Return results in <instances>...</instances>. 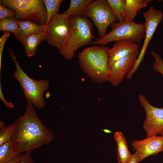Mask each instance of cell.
<instances>
[{
  "label": "cell",
  "mask_w": 163,
  "mask_h": 163,
  "mask_svg": "<svg viewBox=\"0 0 163 163\" xmlns=\"http://www.w3.org/2000/svg\"><path fill=\"white\" fill-rule=\"evenodd\" d=\"M23 115L14 123L13 133L10 140L11 148L15 154L30 152L52 140V132L43 124L33 104L27 100Z\"/></svg>",
  "instance_id": "1"
},
{
  "label": "cell",
  "mask_w": 163,
  "mask_h": 163,
  "mask_svg": "<svg viewBox=\"0 0 163 163\" xmlns=\"http://www.w3.org/2000/svg\"><path fill=\"white\" fill-rule=\"evenodd\" d=\"M109 49L102 45L94 46L85 49L78 54L79 62L81 69L97 83L108 81Z\"/></svg>",
  "instance_id": "2"
},
{
  "label": "cell",
  "mask_w": 163,
  "mask_h": 163,
  "mask_svg": "<svg viewBox=\"0 0 163 163\" xmlns=\"http://www.w3.org/2000/svg\"><path fill=\"white\" fill-rule=\"evenodd\" d=\"M70 30L67 41L59 50L66 59L72 58L75 52L81 47L91 44L94 37L92 34V24L85 17L70 16Z\"/></svg>",
  "instance_id": "3"
},
{
  "label": "cell",
  "mask_w": 163,
  "mask_h": 163,
  "mask_svg": "<svg viewBox=\"0 0 163 163\" xmlns=\"http://www.w3.org/2000/svg\"><path fill=\"white\" fill-rule=\"evenodd\" d=\"M8 50L16 67L12 76L19 82L27 100L38 108H43L45 103L43 99V94L48 88L49 81L46 79L35 80L29 77L16 60L13 52L9 48Z\"/></svg>",
  "instance_id": "4"
},
{
  "label": "cell",
  "mask_w": 163,
  "mask_h": 163,
  "mask_svg": "<svg viewBox=\"0 0 163 163\" xmlns=\"http://www.w3.org/2000/svg\"><path fill=\"white\" fill-rule=\"evenodd\" d=\"M111 31L104 37L92 41L91 44L104 46L112 41L122 40H129L133 43H141L144 38L145 33V24H139L133 20L124 19L111 26Z\"/></svg>",
  "instance_id": "5"
},
{
  "label": "cell",
  "mask_w": 163,
  "mask_h": 163,
  "mask_svg": "<svg viewBox=\"0 0 163 163\" xmlns=\"http://www.w3.org/2000/svg\"><path fill=\"white\" fill-rule=\"evenodd\" d=\"M3 5L16 12L15 15L25 19L46 25L47 13L44 4L40 0H2Z\"/></svg>",
  "instance_id": "6"
},
{
  "label": "cell",
  "mask_w": 163,
  "mask_h": 163,
  "mask_svg": "<svg viewBox=\"0 0 163 163\" xmlns=\"http://www.w3.org/2000/svg\"><path fill=\"white\" fill-rule=\"evenodd\" d=\"M83 16L92 20L100 38L105 36L108 27L118 20L106 0H97L91 2L87 6Z\"/></svg>",
  "instance_id": "7"
},
{
  "label": "cell",
  "mask_w": 163,
  "mask_h": 163,
  "mask_svg": "<svg viewBox=\"0 0 163 163\" xmlns=\"http://www.w3.org/2000/svg\"><path fill=\"white\" fill-rule=\"evenodd\" d=\"M46 26L45 40L49 45L60 50L65 45L69 37L70 30L69 17L58 13Z\"/></svg>",
  "instance_id": "8"
},
{
  "label": "cell",
  "mask_w": 163,
  "mask_h": 163,
  "mask_svg": "<svg viewBox=\"0 0 163 163\" xmlns=\"http://www.w3.org/2000/svg\"><path fill=\"white\" fill-rule=\"evenodd\" d=\"M145 19V33L142 46L135 63L131 71L126 75L128 80L130 79L138 69L142 61L148 46L159 24L163 19L162 11L151 6L143 13Z\"/></svg>",
  "instance_id": "9"
},
{
  "label": "cell",
  "mask_w": 163,
  "mask_h": 163,
  "mask_svg": "<svg viewBox=\"0 0 163 163\" xmlns=\"http://www.w3.org/2000/svg\"><path fill=\"white\" fill-rule=\"evenodd\" d=\"M139 100L146 114L143 127L147 137L161 134L163 131V107L152 106L142 94L139 95Z\"/></svg>",
  "instance_id": "10"
},
{
  "label": "cell",
  "mask_w": 163,
  "mask_h": 163,
  "mask_svg": "<svg viewBox=\"0 0 163 163\" xmlns=\"http://www.w3.org/2000/svg\"><path fill=\"white\" fill-rule=\"evenodd\" d=\"M139 50L115 62L109 68L108 81L113 86L119 85L133 67Z\"/></svg>",
  "instance_id": "11"
},
{
  "label": "cell",
  "mask_w": 163,
  "mask_h": 163,
  "mask_svg": "<svg viewBox=\"0 0 163 163\" xmlns=\"http://www.w3.org/2000/svg\"><path fill=\"white\" fill-rule=\"evenodd\" d=\"M131 145L133 150L139 152L140 162L149 156L163 151V136L155 135L141 140H134Z\"/></svg>",
  "instance_id": "12"
},
{
  "label": "cell",
  "mask_w": 163,
  "mask_h": 163,
  "mask_svg": "<svg viewBox=\"0 0 163 163\" xmlns=\"http://www.w3.org/2000/svg\"><path fill=\"white\" fill-rule=\"evenodd\" d=\"M139 45L128 40L115 41L112 47L108 50L109 69L115 62L139 50Z\"/></svg>",
  "instance_id": "13"
},
{
  "label": "cell",
  "mask_w": 163,
  "mask_h": 163,
  "mask_svg": "<svg viewBox=\"0 0 163 163\" xmlns=\"http://www.w3.org/2000/svg\"><path fill=\"white\" fill-rule=\"evenodd\" d=\"M24 46L26 55L28 57L34 56L36 53L39 45L45 38V33L28 34L16 37Z\"/></svg>",
  "instance_id": "14"
},
{
  "label": "cell",
  "mask_w": 163,
  "mask_h": 163,
  "mask_svg": "<svg viewBox=\"0 0 163 163\" xmlns=\"http://www.w3.org/2000/svg\"><path fill=\"white\" fill-rule=\"evenodd\" d=\"M114 137L117 145V159L118 163H128L133 154L130 153L127 142L123 134L117 131Z\"/></svg>",
  "instance_id": "15"
},
{
  "label": "cell",
  "mask_w": 163,
  "mask_h": 163,
  "mask_svg": "<svg viewBox=\"0 0 163 163\" xmlns=\"http://www.w3.org/2000/svg\"><path fill=\"white\" fill-rule=\"evenodd\" d=\"M152 0H126L123 13L124 19L126 20H133L138 11L145 8Z\"/></svg>",
  "instance_id": "16"
},
{
  "label": "cell",
  "mask_w": 163,
  "mask_h": 163,
  "mask_svg": "<svg viewBox=\"0 0 163 163\" xmlns=\"http://www.w3.org/2000/svg\"><path fill=\"white\" fill-rule=\"evenodd\" d=\"M92 2L91 0H71L69 8L62 14L68 17L82 16L88 5Z\"/></svg>",
  "instance_id": "17"
},
{
  "label": "cell",
  "mask_w": 163,
  "mask_h": 163,
  "mask_svg": "<svg viewBox=\"0 0 163 163\" xmlns=\"http://www.w3.org/2000/svg\"><path fill=\"white\" fill-rule=\"evenodd\" d=\"M17 22L22 32L21 36L28 34L45 33L46 25L37 24L28 21L17 20Z\"/></svg>",
  "instance_id": "18"
},
{
  "label": "cell",
  "mask_w": 163,
  "mask_h": 163,
  "mask_svg": "<svg viewBox=\"0 0 163 163\" xmlns=\"http://www.w3.org/2000/svg\"><path fill=\"white\" fill-rule=\"evenodd\" d=\"M0 30L4 33L12 32L15 37L22 36V32L17 22V20L14 17L0 20Z\"/></svg>",
  "instance_id": "19"
},
{
  "label": "cell",
  "mask_w": 163,
  "mask_h": 163,
  "mask_svg": "<svg viewBox=\"0 0 163 163\" xmlns=\"http://www.w3.org/2000/svg\"><path fill=\"white\" fill-rule=\"evenodd\" d=\"M43 1L45 5L47 13L46 26L53 17L58 13L60 5L63 0H43Z\"/></svg>",
  "instance_id": "20"
},
{
  "label": "cell",
  "mask_w": 163,
  "mask_h": 163,
  "mask_svg": "<svg viewBox=\"0 0 163 163\" xmlns=\"http://www.w3.org/2000/svg\"><path fill=\"white\" fill-rule=\"evenodd\" d=\"M112 10L117 16L119 21L123 20V13L126 0H107Z\"/></svg>",
  "instance_id": "21"
},
{
  "label": "cell",
  "mask_w": 163,
  "mask_h": 163,
  "mask_svg": "<svg viewBox=\"0 0 163 163\" xmlns=\"http://www.w3.org/2000/svg\"><path fill=\"white\" fill-rule=\"evenodd\" d=\"M18 154L12 150L10 140L0 146V163H6Z\"/></svg>",
  "instance_id": "22"
},
{
  "label": "cell",
  "mask_w": 163,
  "mask_h": 163,
  "mask_svg": "<svg viewBox=\"0 0 163 163\" xmlns=\"http://www.w3.org/2000/svg\"><path fill=\"white\" fill-rule=\"evenodd\" d=\"M14 127V123L1 129L0 130V146L10 140L12 137Z\"/></svg>",
  "instance_id": "23"
},
{
  "label": "cell",
  "mask_w": 163,
  "mask_h": 163,
  "mask_svg": "<svg viewBox=\"0 0 163 163\" xmlns=\"http://www.w3.org/2000/svg\"><path fill=\"white\" fill-rule=\"evenodd\" d=\"M151 54L154 59L153 65V69L163 75V60L160 55L155 52L152 51Z\"/></svg>",
  "instance_id": "24"
},
{
  "label": "cell",
  "mask_w": 163,
  "mask_h": 163,
  "mask_svg": "<svg viewBox=\"0 0 163 163\" xmlns=\"http://www.w3.org/2000/svg\"><path fill=\"white\" fill-rule=\"evenodd\" d=\"M16 14L15 11L6 8L2 2L0 1V19L14 17Z\"/></svg>",
  "instance_id": "25"
},
{
  "label": "cell",
  "mask_w": 163,
  "mask_h": 163,
  "mask_svg": "<svg viewBox=\"0 0 163 163\" xmlns=\"http://www.w3.org/2000/svg\"><path fill=\"white\" fill-rule=\"evenodd\" d=\"M9 32L4 33L3 35L0 37V72L2 66V53L5 43L9 36Z\"/></svg>",
  "instance_id": "26"
},
{
  "label": "cell",
  "mask_w": 163,
  "mask_h": 163,
  "mask_svg": "<svg viewBox=\"0 0 163 163\" xmlns=\"http://www.w3.org/2000/svg\"><path fill=\"white\" fill-rule=\"evenodd\" d=\"M34 158L30 152H26L24 155L22 159L19 163H33Z\"/></svg>",
  "instance_id": "27"
},
{
  "label": "cell",
  "mask_w": 163,
  "mask_h": 163,
  "mask_svg": "<svg viewBox=\"0 0 163 163\" xmlns=\"http://www.w3.org/2000/svg\"><path fill=\"white\" fill-rule=\"evenodd\" d=\"M0 98L5 106L9 108H13L14 105L11 102H8L5 99L2 93L1 84H0Z\"/></svg>",
  "instance_id": "28"
},
{
  "label": "cell",
  "mask_w": 163,
  "mask_h": 163,
  "mask_svg": "<svg viewBox=\"0 0 163 163\" xmlns=\"http://www.w3.org/2000/svg\"><path fill=\"white\" fill-rule=\"evenodd\" d=\"M24 155L19 153L13 159L6 163H19L21 161Z\"/></svg>",
  "instance_id": "29"
},
{
  "label": "cell",
  "mask_w": 163,
  "mask_h": 163,
  "mask_svg": "<svg viewBox=\"0 0 163 163\" xmlns=\"http://www.w3.org/2000/svg\"><path fill=\"white\" fill-rule=\"evenodd\" d=\"M139 162V153L136 152L133 154L132 158L128 163H138Z\"/></svg>",
  "instance_id": "30"
},
{
  "label": "cell",
  "mask_w": 163,
  "mask_h": 163,
  "mask_svg": "<svg viewBox=\"0 0 163 163\" xmlns=\"http://www.w3.org/2000/svg\"><path fill=\"white\" fill-rule=\"evenodd\" d=\"M5 124V123L2 120L0 121V127L1 129L4 128L5 127L4 126Z\"/></svg>",
  "instance_id": "31"
},
{
  "label": "cell",
  "mask_w": 163,
  "mask_h": 163,
  "mask_svg": "<svg viewBox=\"0 0 163 163\" xmlns=\"http://www.w3.org/2000/svg\"><path fill=\"white\" fill-rule=\"evenodd\" d=\"M103 131L105 133H110L112 132L110 130L107 129H104L103 130Z\"/></svg>",
  "instance_id": "32"
},
{
  "label": "cell",
  "mask_w": 163,
  "mask_h": 163,
  "mask_svg": "<svg viewBox=\"0 0 163 163\" xmlns=\"http://www.w3.org/2000/svg\"><path fill=\"white\" fill-rule=\"evenodd\" d=\"M160 134L163 136V131Z\"/></svg>",
  "instance_id": "33"
},
{
  "label": "cell",
  "mask_w": 163,
  "mask_h": 163,
  "mask_svg": "<svg viewBox=\"0 0 163 163\" xmlns=\"http://www.w3.org/2000/svg\"><path fill=\"white\" fill-rule=\"evenodd\" d=\"M161 163H163V162H162Z\"/></svg>",
  "instance_id": "34"
}]
</instances>
